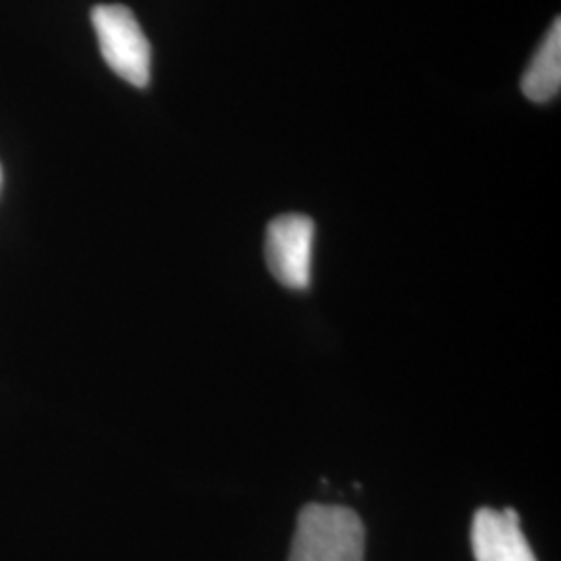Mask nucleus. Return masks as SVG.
I'll use <instances>...</instances> for the list:
<instances>
[{"mask_svg": "<svg viewBox=\"0 0 561 561\" xmlns=\"http://www.w3.org/2000/svg\"><path fill=\"white\" fill-rule=\"evenodd\" d=\"M366 533L343 505L310 503L300 512L287 561H364Z\"/></svg>", "mask_w": 561, "mask_h": 561, "instance_id": "1", "label": "nucleus"}, {"mask_svg": "<svg viewBox=\"0 0 561 561\" xmlns=\"http://www.w3.org/2000/svg\"><path fill=\"white\" fill-rule=\"evenodd\" d=\"M92 25L106 65L127 83L146 88L152 50L136 15L123 4H99L92 9Z\"/></svg>", "mask_w": 561, "mask_h": 561, "instance_id": "2", "label": "nucleus"}, {"mask_svg": "<svg viewBox=\"0 0 561 561\" xmlns=\"http://www.w3.org/2000/svg\"><path fill=\"white\" fill-rule=\"evenodd\" d=\"M314 221L306 215H280L266 229L264 256L268 271L280 285L306 289L312 271Z\"/></svg>", "mask_w": 561, "mask_h": 561, "instance_id": "3", "label": "nucleus"}, {"mask_svg": "<svg viewBox=\"0 0 561 561\" xmlns=\"http://www.w3.org/2000/svg\"><path fill=\"white\" fill-rule=\"evenodd\" d=\"M472 551L477 561H537L514 510H479L472 520Z\"/></svg>", "mask_w": 561, "mask_h": 561, "instance_id": "4", "label": "nucleus"}, {"mask_svg": "<svg viewBox=\"0 0 561 561\" xmlns=\"http://www.w3.org/2000/svg\"><path fill=\"white\" fill-rule=\"evenodd\" d=\"M561 88V21H553L522 78V92L533 102L553 101Z\"/></svg>", "mask_w": 561, "mask_h": 561, "instance_id": "5", "label": "nucleus"}, {"mask_svg": "<svg viewBox=\"0 0 561 561\" xmlns=\"http://www.w3.org/2000/svg\"><path fill=\"white\" fill-rule=\"evenodd\" d=\"M0 185H2V169H0Z\"/></svg>", "mask_w": 561, "mask_h": 561, "instance_id": "6", "label": "nucleus"}]
</instances>
